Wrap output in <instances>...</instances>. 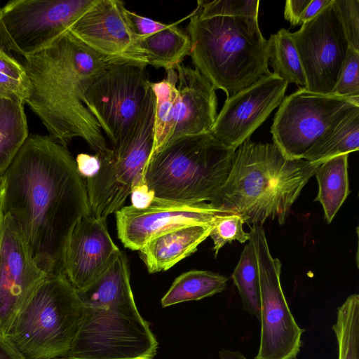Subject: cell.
I'll return each mask as SVG.
<instances>
[{"label": "cell", "mask_w": 359, "mask_h": 359, "mask_svg": "<svg viewBox=\"0 0 359 359\" xmlns=\"http://www.w3.org/2000/svg\"><path fill=\"white\" fill-rule=\"evenodd\" d=\"M0 210L20 229L48 276L63 273L66 243L91 214L84 177L67 147L53 137L30 135L2 174Z\"/></svg>", "instance_id": "obj_1"}, {"label": "cell", "mask_w": 359, "mask_h": 359, "mask_svg": "<svg viewBox=\"0 0 359 359\" xmlns=\"http://www.w3.org/2000/svg\"><path fill=\"white\" fill-rule=\"evenodd\" d=\"M109 62L68 34L21 62L28 81L25 104L49 135L66 147L74 138H81L98 157L110 147L83 97Z\"/></svg>", "instance_id": "obj_2"}, {"label": "cell", "mask_w": 359, "mask_h": 359, "mask_svg": "<svg viewBox=\"0 0 359 359\" xmlns=\"http://www.w3.org/2000/svg\"><path fill=\"white\" fill-rule=\"evenodd\" d=\"M320 164L289 158L274 143L248 139L236 149L227 179L209 204L238 214L249 225L283 224Z\"/></svg>", "instance_id": "obj_3"}, {"label": "cell", "mask_w": 359, "mask_h": 359, "mask_svg": "<svg viewBox=\"0 0 359 359\" xmlns=\"http://www.w3.org/2000/svg\"><path fill=\"white\" fill-rule=\"evenodd\" d=\"M189 17L192 63L227 97L271 73L258 18L205 16L196 9Z\"/></svg>", "instance_id": "obj_4"}, {"label": "cell", "mask_w": 359, "mask_h": 359, "mask_svg": "<svg viewBox=\"0 0 359 359\" xmlns=\"http://www.w3.org/2000/svg\"><path fill=\"white\" fill-rule=\"evenodd\" d=\"M83 314L68 359H153L158 341L140 313L130 283L104 279L82 297Z\"/></svg>", "instance_id": "obj_5"}, {"label": "cell", "mask_w": 359, "mask_h": 359, "mask_svg": "<svg viewBox=\"0 0 359 359\" xmlns=\"http://www.w3.org/2000/svg\"><path fill=\"white\" fill-rule=\"evenodd\" d=\"M235 151L211 133L178 138L150 156L144 184L158 199L209 203L227 179Z\"/></svg>", "instance_id": "obj_6"}, {"label": "cell", "mask_w": 359, "mask_h": 359, "mask_svg": "<svg viewBox=\"0 0 359 359\" xmlns=\"http://www.w3.org/2000/svg\"><path fill=\"white\" fill-rule=\"evenodd\" d=\"M83 306L64 273L48 276L11 323L6 337L24 359L67 358Z\"/></svg>", "instance_id": "obj_7"}, {"label": "cell", "mask_w": 359, "mask_h": 359, "mask_svg": "<svg viewBox=\"0 0 359 359\" xmlns=\"http://www.w3.org/2000/svg\"><path fill=\"white\" fill-rule=\"evenodd\" d=\"M155 96L151 87L128 135L102 156L97 171L85 178L91 214L106 220L127 197L144 184V172L154 148Z\"/></svg>", "instance_id": "obj_8"}, {"label": "cell", "mask_w": 359, "mask_h": 359, "mask_svg": "<svg viewBox=\"0 0 359 359\" xmlns=\"http://www.w3.org/2000/svg\"><path fill=\"white\" fill-rule=\"evenodd\" d=\"M146 67L130 62H109L84 93L83 102L111 147L128 135L142 111L151 82Z\"/></svg>", "instance_id": "obj_9"}, {"label": "cell", "mask_w": 359, "mask_h": 359, "mask_svg": "<svg viewBox=\"0 0 359 359\" xmlns=\"http://www.w3.org/2000/svg\"><path fill=\"white\" fill-rule=\"evenodd\" d=\"M257 259L261 309L260 344L255 359H296L304 330L290 310L280 283L281 262L270 252L262 226L250 227Z\"/></svg>", "instance_id": "obj_10"}, {"label": "cell", "mask_w": 359, "mask_h": 359, "mask_svg": "<svg viewBox=\"0 0 359 359\" xmlns=\"http://www.w3.org/2000/svg\"><path fill=\"white\" fill-rule=\"evenodd\" d=\"M358 109V101L299 88L279 105L271 129L273 143L286 157L302 159L329 127Z\"/></svg>", "instance_id": "obj_11"}, {"label": "cell", "mask_w": 359, "mask_h": 359, "mask_svg": "<svg viewBox=\"0 0 359 359\" xmlns=\"http://www.w3.org/2000/svg\"><path fill=\"white\" fill-rule=\"evenodd\" d=\"M93 0H11L1 6L0 29L9 50L23 57L65 36Z\"/></svg>", "instance_id": "obj_12"}, {"label": "cell", "mask_w": 359, "mask_h": 359, "mask_svg": "<svg viewBox=\"0 0 359 359\" xmlns=\"http://www.w3.org/2000/svg\"><path fill=\"white\" fill-rule=\"evenodd\" d=\"M291 35L305 73L306 89L332 94L349 47L332 0Z\"/></svg>", "instance_id": "obj_13"}, {"label": "cell", "mask_w": 359, "mask_h": 359, "mask_svg": "<svg viewBox=\"0 0 359 359\" xmlns=\"http://www.w3.org/2000/svg\"><path fill=\"white\" fill-rule=\"evenodd\" d=\"M49 276L34 259L17 224L0 210V333L11 323Z\"/></svg>", "instance_id": "obj_14"}, {"label": "cell", "mask_w": 359, "mask_h": 359, "mask_svg": "<svg viewBox=\"0 0 359 359\" xmlns=\"http://www.w3.org/2000/svg\"><path fill=\"white\" fill-rule=\"evenodd\" d=\"M287 86L271 72L228 97L210 133L228 147L236 149L280 104Z\"/></svg>", "instance_id": "obj_15"}, {"label": "cell", "mask_w": 359, "mask_h": 359, "mask_svg": "<svg viewBox=\"0 0 359 359\" xmlns=\"http://www.w3.org/2000/svg\"><path fill=\"white\" fill-rule=\"evenodd\" d=\"M222 212L208 203H184L153 197L145 207L130 205L115 212L117 234L125 248L138 251L154 238L169 231L212 224Z\"/></svg>", "instance_id": "obj_16"}, {"label": "cell", "mask_w": 359, "mask_h": 359, "mask_svg": "<svg viewBox=\"0 0 359 359\" xmlns=\"http://www.w3.org/2000/svg\"><path fill=\"white\" fill-rule=\"evenodd\" d=\"M105 221L92 214L82 217L66 243L63 273L77 292L95 283L121 252L114 243Z\"/></svg>", "instance_id": "obj_17"}, {"label": "cell", "mask_w": 359, "mask_h": 359, "mask_svg": "<svg viewBox=\"0 0 359 359\" xmlns=\"http://www.w3.org/2000/svg\"><path fill=\"white\" fill-rule=\"evenodd\" d=\"M118 0H93L67 34L109 62H129L137 39Z\"/></svg>", "instance_id": "obj_18"}, {"label": "cell", "mask_w": 359, "mask_h": 359, "mask_svg": "<svg viewBox=\"0 0 359 359\" xmlns=\"http://www.w3.org/2000/svg\"><path fill=\"white\" fill-rule=\"evenodd\" d=\"M175 70L179 102L175 127L168 142L185 136L210 133L217 116L216 89L212 84L198 69L182 62Z\"/></svg>", "instance_id": "obj_19"}, {"label": "cell", "mask_w": 359, "mask_h": 359, "mask_svg": "<svg viewBox=\"0 0 359 359\" xmlns=\"http://www.w3.org/2000/svg\"><path fill=\"white\" fill-rule=\"evenodd\" d=\"M212 224L182 226L149 241L138 250L148 272L166 271L195 252L209 236Z\"/></svg>", "instance_id": "obj_20"}, {"label": "cell", "mask_w": 359, "mask_h": 359, "mask_svg": "<svg viewBox=\"0 0 359 359\" xmlns=\"http://www.w3.org/2000/svg\"><path fill=\"white\" fill-rule=\"evenodd\" d=\"M178 22L168 24L150 35L137 37L129 62L163 68L165 71L175 69L191 51L190 38L178 27Z\"/></svg>", "instance_id": "obj_21"}, {"label": "cell", "mask_w": 359, "mask_h": 359, "mask_svg": "<svg viewBox=\"0 0 359 359\" xmlns=\"http://www.w3.org/2000/svg\"><path fill=\"white\" fill-rule=\"evenodd\" d=\"M348 156L342 154L325 161L314 174L318 184L314 201L321 203L327 224L333 220L350 193Z\"/></svg>", "instance_id": "obj_22"}, {"label": "cell", "mask_w": 359, "mask_h": 359, "mask_svg": "<svg viewBox=\"0 0 359 359\" xmlns=\"http://www.w3.org/2000/svg\"><path fill=\"white\" fill-rule=\"evenodd\" d=\"M151 87L155 96L153 154L167 144L175 127L179 102L175 69L166 70L164 79L151 82Z\"/></svg>", "instance_id": "obj_23"}, {"label": "cell", "mask_w": 359, "mask_h": 359, "mask_svg": "<svg viewBox=\"0 0 359 359\" xmlns=\"http://www.w3.org/2000/svg\"><path fill=\"white\" fill-rule=\"evenodd\" d=\"M358 149L359 109L329 127L302 159L322 163L334 156L356 151Z\"/></svg>", "instance_id": "obj_24"}, {"label": "cell", "mask_w": 359, "mask_h": 359, "mask_svg": "<svg viewBox=\"0 0 359 359\" xmlns=\"http://www.w3.org/2000/svg\"><path fill=\"white\" fill-rule=\"evenodd\" d=\"M25 103L0 97V172L4 173L29 135Z\"/></svg>", "instance_id": "obj_25"}, {"label": "cell", "mask_w": 359, "mask_h": 359, "mask_svg": "<svg viewBox=\"0 0 359 359\" xmlns=\"http://www.w3.org/2000/svg\"><path fill=\"white\" fill-rule=\"evenodd\" d=\"M228 278L221 274L202 270L185 272L175 279L161 300L165 308L184 302L200 300L225 290Z\"/></svg>", "instance_id": "obj_26"}, {"label": "cell", "mask_w": 359, "mask_h": 359, "mask_svg": "<svg viewBox=\"0 0 359 359\" xmlns=\"http://www.w3.org/2000/svg\"><path fill=\"white\" fill-rule=\"evenodd\" d=\"M269 41V62L273 74L287 83L306 88V80L291 32L284 28L271 34Z\"/></svg>", "instance_id": "obj_27"}, {"label": "cell", "mask_w": 359, "mask_h": 359, "mask_svg": "<svg viewBox=\"0 0 359 359\" xmlns=\"http://www.w3.org/2000/svg\"><path fill=\"white\" fill-rule=\"evenodd\" d=\"M231 277L238 289L243 309L260 321L258 264L250 240L244 247Z\"/></svg>", "instance_id": "obj_28"}, {"label": "cell", "mask_w": 359, "mask_h": 359, "mask_svg": "<svg viewBox=\"0 0 359 359\" xmlns=\"http://www.w3.org/2000/svg\"><path fill=\"white\" fill-rule=\"evenodd\" d=\"M332 330L338 345V359H359V295L353 294L337 308Z\"/></svg>", "instance_id": "obj_29"}, {"label": "cell", "mask_w": 359, "mask_h": 359, "mask_svg": "<svg viewBox=\"0 0 359 359\" xmlns=\"http://www.w3.org/2000/svg\"><path fill=\"white\" fill-rule=\"evenodd\" d=\"M243 224L241 216L233 212L223 211L215 217L209 235L213 241L215 257L227 243L238 241L244 243L250 240V233L243 230Z\"/></svg>", "instance_id": "obj_30"}, {"label": "cell", "mask_w": 359, "mask_h": 359, "mask_svg": "<svg viewBox=\"0 0 359 359\" xmlns=\"http://www.w3.org/2000/svg\"><path fill=\"white\" fill-rule=\"evenodd\" d=\"M259 0L198 1L196 9L205 16L258 18Z\"/></svg>", "instance_id": "obj_31"}, {"label": "cell", "mask_w": 359, "mask_h": 359, "mask_svg": "<svg viewBox=\"0 0 359 359\" xmlns=\"http://www.w3.org/2000/svg\"><path fill=\"white\" fill-rule=\"evenodd\" d=\"M332 94L359 102V50L348 47Z\"/></svg>", "instance_id": "obj_32"}, {"label": "cell", "mask_w": 359, "mask_h": 359, "mask_svg": "<svg viewBox=\"0 0 359 359\" xmlns=\"http://www.w3.org/2000/svg\"><path fill=\"white\" fill-rule=\"evenodd\" d=\"M28 93V81L24 68H17L0 59V97L25 104Z\"/></svg>", "instance_id": "obj_33"}, {"label": "cell", "mask_w": 359, "mask_h": 359, "mask_svg": "<svg viewBox=\"0 0 359 359\" xmlns=\"http://www.w3.org/2000/svg\"><path fill=\"white\" fill-rule=\"evenodd\" d=\"M349 46L359 50V1L332 0Z\"/></svg>", "instance_id": "obj_34"}, {"label": "cell", "mask_w": 359, "mask_h": 359, "mask_svg": "<svg viewBox=\"0 0 359 359\" xmlns=\"http://www.w3.org/2000/svg\"><path fill=\"white\" fill-rule=\"evenodd\" d=\"M126 15L132 31L137 37H143L167 27L168 24L140 15L133 11L126 9Z\"/></svg>", "instance_id": "obj_35"}, {"label": "cell", "mask_w": 359, "mask_h": 359, "mask_svg": "<svg viewBox=\"0 0 359 359\" xmlns=\"http://www.w3.org/2000/svg\"><path fill=\"white\" fill-rule=\"evenodd\" d=\"M311 0H287L284 8V17L292 25H300L301 17Z\"/></svg>", "instance_id": "obj_36"}, {"label": "cell", "mask_w": 359, "mask_h": 359, "mask_svg": "<svg viewBox=\"0 0 359 359\" xmlns=\"http://www.w3.org/2000/svg\"><path fill=\"white\" fill-rule=\"evenodd\" d=\"M76 162L79 172L85 179L97 171L100 164V159L95 154L91 156L80 154L77 156Z\"/></svg>", "instance_id": "obj_37"}, {"label": "cell", "mask_w": 359, "mask_h": 359, "mask_svg": "<svg viewBox=\"0 0 359 359\" xmlns=\"http://www.w3.org/2000/svg\"><path fill=\"white\" fill-rule=\"evenodd\" d=\"M330 1L331 0H311L301 17L300 25L314 18Z\"/></svg>", "instance_id": "obj_38"}, {"label": "cell", "mask_w": 359, "mask_h": 359, "mask_svg": "<svg viewBox=\"0 0 359 359\" xmlns=\"http://www.w3.org/2000/svg\"><path fill=\"white\" fill-rule=\"evenodd\" d=\"M130 195L132 205L137 208L147 206L151 203L154 197L152 194L148 191L144 184L136 187Z\"/></svg>", "instance_id": "obj_39"}, {"label": "cell", "mask_w": 359, "mask_h": 359, "mask_svg": "<svg viewBox=\"0 0 359 359\" xmlns=\"http://www.w3.org/2000/svg\"><path fill=\"white\" fill-rule=\"evenodd\" d=\"M0 359H24L7 337L1 333Z\"/></svg>", "instance_id": "obj_40"}, {"label": "cell", "mask_w": 359, "mask_h": 359, "mask_svg": "<svg viewBox=\"0 0 359 359\" xmlns=\"http://www.w3.org/2000/svg\"><path fill=\"white\" fill-rule=\"evenodd\" d=\"M1 11V6H0ZM0 59L4 60L5 62L12 65L13 66L19 68L23 69V66L21 62H20L13 55V53L9 50L6 41L0 32Z\"/></svg>", "instance_id": "obj_41"}, {"label": "cell", "mask_w": 359, "mask_h": 359, "mask_svg": "<svg viewBox=\"0 0 359 359\" xmlns=\"http://www.w3.org/2000/svg\"><path fill=\"white\" fill-rule=\"evenodd\" d=\"M219 359H248L238 351L222 349L218 352Z\"/></svg>", "instance_id": "obj_42"}, {"label": "cell", "mask_w": 359, "mask_h": 359, "mask_svg": "<svg viewBox=\"0 0 359 359\" xmlns=\"http://www.w3.org/2000/svg\"><path fill=\"white\" fill-rule=\"evenodd\" d=\"M2 174L3 173L0 172V186H1V183Z\"/></svg>", "instance_id": "obj_43"}, {"label": "cell", "mask_w": 359, "mask_h": 359, "mask_svg": "<svg viewBox=\"0 0 359 359\" xmlns=\"http://www.w3.org/2000/svg\"><path fill=\"white\" fill-rule=\"evenodd\" d=\"M56 359H68L67 358H56Z\"/></svg>", "instance_id": "obj_44"}]
</instances>
